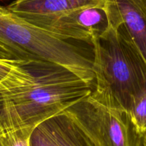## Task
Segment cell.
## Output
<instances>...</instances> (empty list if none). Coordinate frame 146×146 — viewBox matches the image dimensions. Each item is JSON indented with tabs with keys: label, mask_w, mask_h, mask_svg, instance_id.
<instances>
[{
	"label": "cell",
	"mask_w": 146,
	"mask_h": 146,
	"mask_svg": "<svg viewBox=\"0 0 146 146\" xmlns=\"http://www.w3.org/2000/svg\"><path fill=\"white\" fill-rule=\"evenodd\" d=\"M106 0H14L7 6L12 12L42 28L48 23L70 12L104 7Z\"/></svg>",
	"instance_id": "cell-5"
},
{
	"label": "cell",
	"mask_w": 146,
	"mask_h": 146,
	"mask_svg": "<svg viewBox=\"0 0 146 146\" xmlns=\"http://www.w3.org/2000/svg\"><path fill=\"white\" fill-rule=\"evenodd\" d=\"M128 114L143 140L146 138V91L133 102Z\"/></svg>",
	"instance_id": "cell-8"
},
{
	"label": "cell",
	"mask_w": 146,
	"mask_h": 146,
	"mask_svg": "<svg viewBox=\"0 0 146 146\" xmlns=\"http://www.w3.org/2000/svg\"><path fill=\"white\" fill-rule=\"evenodd\" d=\"M142 146H146V138L144 139L143 140V145Z\"/></svg>",
	"instance_id": "cell-11"
},
{
	"label": "cell",
	"mask_w": 146,
	"mask_h": 146,
	"mask_svg": "<svg viewBox=\"0 0 146 146\" xmlns=\"http://www.w3.org/2000/svg\"><path fill=\"white\" fill-rule=\"evenodd\" d=\"M30 146H96L65 113L38 125L33 131Z\"/></svg>",
	"instance_id": "cell-6"
},
{
	"label": "cell",
	"mask_w": 146,
	"mask_h": 146,
	"mask_svg": "<svg viewBox=\"0 0 146 146\" xmlns=\"http://www.w3.org/2000/svg\"><path fill=\"white\" fill-rule=\"evenodd\" d=\"M94 90L91 96L106 106L128 113L146 91V61L123 24L110 25L92 41Z\"/></svg>",
	"instance_id": "cell-2"
},
{
	"label": "cell",
	"mask_w": 146,
	"mask_h": 146,
	"mask_svg": "<svg viewBox=\"0 0 146 146\" xmlns=\"http://www.w3.org/2000/svg\"><path fill=\"white\" fill-rule=\"evenodd\" d=\"M94 90V84L59 64L22 60L0 82V132L35 128Z\"/></svg>",
	"instance_id": "cell-1"
},
{
	"label": "cell",
	"mask_w": 146,
	"mask_h": 146,
	"mask_svg": "<svg viewBox=\"0 0 146 146\" xmlns=\"http://www.w3.org/2000/svg\"><path fill=\"white\" fill-rule=\"evenodd\" d=\"M35 128L24 127L0 132V146H30V140Z\"/></svg>",
	"instance_id": "cell-9"
},
{
	"label": "cell",
	"mask_w": 146,
	"mask_h": 146,
	"mask_svg": "<svg viewBox=\"0 0 146 146\" xmlns=\"http://www.w3.org/2000/svg\"><path fill=\"white\" fill-rule=\"evenodd\" d=\"M96 146H142L128 113L106 106L90 94L64 112Z\"/></svg>",
	"instance_id": "cell-3"
},
{
	"label": "cell",
	"mask_w": 146,
	"mask_h": 146,
	"mask_svg": "<svg viewBox=\"0 0 146 146\" xmlns=\"http://www.w3.org/2000/svg\"><path fill=\"white\" fill-rule=\"evenodd\" d=\"M110 25L123 24L146 61V0H106Z\"/></svg>",
	"instance_id": "cell-7"
},
{
	"label": "cell",
	"mask_w": 146,
	"mask_h": 146,
	"mask_svg": "<svg viewBox=\"0 0 146 146\" xmlns=\"http://www.w3.org/2000/svg\"><path fill=\"white\" fill-rule=\"evenodd\" d=\"M19 61H13V60H0V82L4 80L6 77L11 72V70L14 68L15 65H17Z\"/></svg>",
	"instance_id": "cell-10"
},
{
	"label": "cell",
	"mask_w": 146,
	"mask_h": 146,
	"mask_svg": "<svg viewBox=\"0 0 146 146\" xmlns=\"http://www.w3.org/2000/svg\"><path fill=\"white\" fill-rule=\"evenodd\" d=\"M109 19L104 7H88L65 14L42 27L60 36L92 44L96 37L109 27Z\"/></svg>",
	"instance_id": "cell-4"
}]
</instances>
